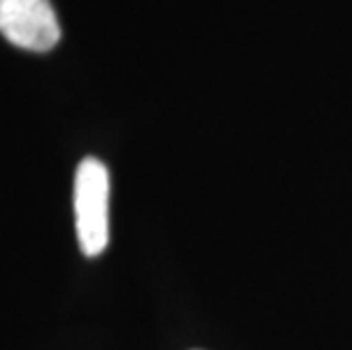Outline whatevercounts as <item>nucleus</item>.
<instances>
[{
  "mask_svg": "<svg viewBox=\"0 0 352 350\" xmlns=\"http://www.w3.org/2000/svg\"><path fill=\"white\" fill-rule=\"evenodd\" d=\"M73 207L82 252L87 257L102 255L109 241V173L100 160L85 157L78 164Z\"/></svg>",
  "mask_w": 352,
  "mask_h": 350,
  "instance_id": "obj_1",
  "label": "nucleus"
},
{
  "mask_svg": "<svg viewBox=\"0 0 352 350\" xmlns=\"http://www.w3.org/2000/svg\"><path fill=\"white\" fill-rule=\"evenodd\" d=\"M0 34L19 48L46 53L57 46L62 28L50 0H0Z\"/></svg>",
  "mask_w": 352,
  "mask_h": 350,
  "instance_id": "obj_2",
  "label": "nucleus"
}]
</instances>
